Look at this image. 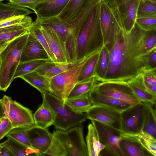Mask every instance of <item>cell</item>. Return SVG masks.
<instances>
[{"label": "cell", "mask_w": 156, "mask_h": 156, "mask_svg": "<svg viewBox=\"0 0 156 156\" xmlns=\"http://www.w3.org/2000/svg\"><path fill=\"white\" fill-rule=\"evenodd\" d=\"M152 30H144L135 22L127 32L118 10H113L111 32L104 44L108 55V66L105 77L98 81L127 82L148 67V57L153 50L147 51L145 45Z\"/></svg>", "instance_id": "obj_1"}, {"label": "cell", "mask_w": 156, "mask_h": 156, "mask_svg": "<svg viewBox=\"0 0 156 156\" xmlns=\"http://www.w3.org/2000/svg\"><path fill=\"white\" fill-rule=\"evenodd\" d=\"M101 1L94 6L81 27L77 39V60L99 51L104 46L100 20Z\"/></svg>", "instance_id": "obj_2"}, {"label": "cell", "mask_w": 156, "mask_h": 156, "mask_svg": "<svg viewBox=\"0 0 156 156\" xmlns=\"http://www.w3.org/2000/svg\"><path fill=\"white\" fill-rule=\"evenodd\" d=\"M29 30L10 42L0 54V90L5 92L13 81L20 63L23 49L26 43Z\"/></svg>", "instance_id": "obj_3"}, {"label": "cell", "mask_w": 156, "mask_h": 156, "mask_svg": "<svg viewBox=\"0 0 156 156\" xmlns=\"http://www.w3.org/2000/svg\"><path fill=\"white\" fill-rule=\"evenodd\" d=\"M42 94L43 101L52 112L53 125L57 129L66 131L82 124L87 119L85 114L74 112L66 103L55 95L48 92Z\"/></svg>", "instance_id": "obj_4"}, {"label": "cell", "mask_w": 156, "mask_h": 156, "mask_svg": "<svg viewBox=\"0 0 156 156\" xmlns=\"http://www.w3.org/2000/svg\"><path fill=\"white\" fill-rule=\"evenodd\" d=\"M35 21L51 29L56 34L68 62L78 60V35L69 23L61 21L57 17L43 19L36 18Z\"/></svg>", "instance_id": "obj_5"}, {"label": "cell", "mask_w": 156, "mask_h": 156, "mask_svg": "<svg viewBox=\"0 0 156 156\" xmlns=\"http://www.w3.org/2000/svg\"><path fill=\"white\" fill-rule=\"evenodd\" d=\"M96 53L87 56L77 65L51 78L50 93L65 102L70 92L78 82L79 76L83 66L89 58Z\"/></svg>", "instance_id": "obj_6"}, {"label": "cell", "mask_w": 156, "mask_h": 156, "mask_svg": "<svg viewBox=\"0 0 156 156\" xmlns=\"http://www.w3.org/2000/svg\"><path fill=\"white\" fill-rule=\"evenodd\" d=\"M81 124L66 131L58 129L54 131L64 146L67 156H88Z\"/></svg>", "instance_id": "obj_7"}, {"label": "cell", "mask_w": 156, "mask_h": 156, "mask_svg": "<svg viewBox=\"0 0 156 156\" xmlns=\"http://www.w3.org/2000/svg\"><path fill=\"white\" fill-rule=\"evenodd\" d=\"M91 121L100 142L105 147L99 156H125L119 146L122 132L97 121Z\"/></svg>", "instance_id": "obj_8"}, {"label": "cell", "mask_w": 156, "mask_h": 156, "mask_svg": "<svg viewBox=\"0 0 156 156\" xmlns=\"http://www.w3.org/2000/svg\"><path fill=\"white\" fill-rule=\"evenodd\" d=\"M93 89L100 94L126 102L131 106L140 102L133 94L127 82H101L96 80Z\"/></svg>", "instance_id": "obj_9"}, {"label": "cell", "mask_w": 156, "mask_h": 156, "mask_svg": "<svg viewBox=\"0 0 156 156\" xmlns=\"http://www.w3.org/2000/svg\"><path fill=\"white\" fill-rule=\"evenodd\" d=\"M145 106L140 102L121 112L122 131L127 134H135L143 130Z\"/></svg>", "instance_id": "obj_10"}, {"label": "cell", "mask_w": 156, "mask_h": 156, "mask_svg": "<svg viewBox=\"0 0 156 156\" xmlns=\"http://www.w3.org/2000/svg\"><path fill=\"white\" fill-rule=\"evenodd\" d=\"M85 112L87 119L97 121L122 132L121 112L104 106L93 105Z\"/></svg>", "instance_id": "obj_11"}, {"label": "cell", "mask_w": 156, "mask_h": 156, "mask_svg": "<svg viewBox=\"0 0 156 156\" xmlns=\"http://www.w3.org/2000/svg\"><path fill=\"white\" fill-rule=\"evenodd\" d=\"M9 119L14 128H30L35 126L32 111L11 99Z\"/></svg>", "instance_id": "obj_12"}, {"label": "cell", "mask_w": 156, "mask_h": 156, "mask_svg": "<svg viewBox=\"0 0 156 156\" xmlns=\"http://www.w3.org/2000/svg\"><path fill=\"white\" fill-rule=\"evenodd\" d=\"M38 59L51 60L43 46L37 38L29 32L22 51L20 63Z\"/></svg>", "instance_id": "obj_13"}, {"label": "cell", "mask_w": 156, "mask_h": 156, "mask_svg": "<svg viewBox=\"0 0 156 156\" xmlns=\"http://www.w3.org/2000/svg\"><path fill=\"white\" fill-rule=\"evenodd\" d=\"M27 134L31 147L38 150L43 156L51 145L52 133L47 129L35 126L28 129Z\"/></svg>", "instance_id": "obj_14"}, {"label": "cell", "mask_w": 156, "mask_h": 156, "mask_svg": "<svg viewBox=\"0 0 156 156\" xmlns=\"http://www.w3.org/2000/svg\"><path fill=\"white\" fill-rule=\"evenodd\" d=\"M140 0H121L117 9L127 32H129L136 22L138 5Z\"/></svg>", "instance_id": "obj_15"}, {"label": "cell", "mask_w": 156, "mask_h": 156, "mask_svg": "<svg viewBox=\"0 0 156 156\" xmlns=\"http://www.w3.org/2000/svg\"><path fill=\"white\" fill-rule=\"evenodd\" d=\"M69 0H48L37 5L34 11L37 18L43 19L58 17Z\"/></svg>", "instance_id": "obj_16"}, {"label": "cell", "mask_w": 156, "mask_h": 156, "mask_svg": "<svg viewBox=\"0 0 156 156\" xmlns=\"http://www.w3.org/2000/svg\"><path fill=\"white\" fill-rule=\"evenodd\" d=\"M31 18L25 16L21 23L0 28V41L9 43L29 30L32 23Z\"/></svg>", "instance_id": "obj_17"}, {"label": "cell", "mask_w": 156, "mask_h": 156, "mask_svg": "<svg viewBox=\"0 0 156 156\" xmlns=\"http://www.w3.org/2000/svg\"><path fill=\"white\" fill-rule=\"evenodd\" d=\"M88 96L92 105L104 106L120 112L132 106L126 102L100 94L93 88L89 93Z\"/></svg>", "instance_id": "obj_18"}, {"label": "cell", "mask_w": 156, "mask_h": 156, "mask_svg": "<svg viewBox=\"0 0 156 156\" xmlns=\"http://www.w3.org/2000/svg\"><path fill=\"white\" fill-rule=\"evenodd\" d=\"M86 57L81 60L65 62H58L49 60L37 68L35 71L51 79L79 64Z\"/></svg>", "instance_id": "obj_19"}, {"label": "cell", "mask_w": 156, "mask_h": 156, "mask_svg": "<svg viewBox=\"0 0 156 156\" xmlns=\"http://www.w3.org/2000/svg\"><path fill=\"white\" fill-rule=\"evenodd\" d=\"M39 25L41 30L47 42L50 49L55 58L56 62H68L56 34L51 29L40 25Z\"/></svg>", "instance_id": "obj_20"}, {"label": "cell", "mask_w": 156, "mask_h": 156, "mask_svg": "<svg viewBox=\"0 0 156 156\" xmlns=\"http://www.w3.org/2000/svg\"><path fill=\"white\" fill-rule=\"evenodd\" d=\"M127 83L133 94L140 102L156 104V95L151 93L146 88L140 74L128 81Z\"/></svg>", "instance_id": "obj_21"}, {"label": "cell", "mask_w": 156, "mask_h": 156, "mask_svg": "<svg viewBox=\"0 0 156 156\" xmlns=\"http://www.w3.org/2000/svg\"><path fill=\"white\" fill-rule=\"evenodd\" d=\"M90 0H69L57 17L62 22L69 23L76 19Z\"/></svg>", "instance_id": "obj_22"}, {"label": "cell", "mask_w": 156, "mask_h": 156, "mask_svg": "<svg viewBox=\"0 0 156 156\" xmlns=\"http://www.w3.org/2000/svg\"><path fill=\"white\" fill-rule=\"evenodd\" d=\"M20 78L36 88L41 93H50L51 79L40 74L36 71L22 76Z\"/></svg>", "instance_id": "obj_23"}, {"label": "cell", "mask_w": 156, "mask_h": 156, "mask_svg": "<svg viewBox=\"0 0 156 156\" xmlns=\"http://www.w3.org/2000/svg\"><path fill=\"white\" fill-rule=\"evenodd\" d=\"M113 17V10L111 9L104 0L100 2V20L104 44L107 42L111 32Z\"/></svg>", "instance_id": "obj_24"}, {"label": "cell", "mask_w": 156, "mask_h": 156, "mask_svg": "<svg viewBox=\"0 0 156 156\" xmlns=\"http://www.w3.org/2000/svg\"><path fill=\"white\" fill-rule=\"evenodd\" d=\"M119 142L120 148L125 156H151L138 142L129 137L122 135Z\"/></svg>", "instance_id": "obj_25"}, {"label": "cell", "mask_w": 156, "mask_h": 156, "mask_svg": "<svg viewBox=\"0 0 156 156\" xmlns=\"http://www.w3.org/2000/svg\"><path fill=\"white\" fill-rule=\"evenodd\" d=\"M0 145L8 149L13 156H41L40 152L32 147H26L16 141L7 138Z\"/></svg>", "instance_id": "obj_26"}, {"label": "cell", "mask_w": 156, "mask_h": 156, "mask_svg": "<svg viewBox=\"0 0 156 156\" xmlns=\"http://www.w3.org/2000/svg\"><path fill=\"white\" fill-rule=\"evenodd\" d=\"M122 135L137 141L151 156H156V138L150 134L142 130L135 134H127L122 133Z\"/></svg>", "instance_id": "obj_27"}, {"label": "cell", "mask_w": 156, "mask_h": 156, "mask_svg": "<svg viewBox=\"0 0 156 156\" xmlns=\"http://www.w3.org/2000/svg\"><path fill=\"white\" fill-rule=\"evenodd\" d=\"M86 141L88 156H98L101 151L105 147L100 142L95 129L92 123H90L88 125Z\"/></svg>", "instance_id": "obj_28"}, {"label": "cell", "mask_w": 156, "mask_h": 156, "mask_svg": "<svg viewBox=\"0 0 156 156\" xmlns=\"http://www.w3.org/2000/svg\"><path fill=\"white\" fill-rule=\"evenodd\" d=\"M32 12L27 8L12 2L4 4L0 1V21L13 16H27Z\"/></svg>", "instance_id": "obj_29"}, {"label": "cell", "mask_w": 156, "mask_h": 156, "mask_svg": "<svg viewBox=\"0 0 156 156\" xmlns=\"http://www.w3.org/2000/svg\"><path fill=\"white\" fill-rule=\"evenodd\" d=\"M36 126L47 129L53 125L54 120L52 112L44 101L33 115Z\"/></svg>", "instance_id": "obj_30"}, {"label": "cell", "mask_w": 156, "mask_h": 156, "mask_svg": "<svg viewBox=\"0 0 156 156\" xmlns=\"http://www.w3.org/2000/svg\"><path fill=\"white\" fill-rule=\"evenodd\" d=\"M143 103L145 106V113L142 130L156 139V112L155 106L154 107L155 104L149 102Z\"/></svg>", "instance_id": "obj_31"}, {"label": "cell", "mask_w": 156, "mask_h": 156, "mask_svg": "<svg viewBox=\"0 0 156 156\" xmlns=\"http://www.w3.org/2000/svg\"><path fill=\"white\" fill-rule=\"evenodd\" d=\"M101 50L93 55L87 61L80 71L78 82L85 80L95 75Z\"/></svg>", "instance_id": "obj_32"}, {"label": "cell", "mask_w": 156, "mask_h": 156, "mask_svg": "<svg viewBox=\"0 0 156 156\" xmlns=\"http://www.w3.org/2000/svg\"><path fill=\"white\" fill-rule=\"evenodd\" d=\"M97 79V77L95 75L85 80L78 82L70 92L67 98H77L88 94L94 87Z\"/></svg>", "instance_id": "obj_33"}, {"label": "cell", "mask_w": 156, "mask_h": 156, "mask_svg": "<svg viewBox=\"0 0 156 156\" xmlns=\"http://www.w3.org/2000/svg\"><path fill=\"white\" fill-rule=\"evenodd\" d=\"M76 112H86L92 105L88 94L71 99L67 98L65 102Z\"/></svg>", "instance_id": "obj_34"}, {"label": "cell", "mask_w": 156, "mask_h": 156, "mask_svg": "<svg viewBox=\"0 0 156 156\" xmlns=\"http://www.w3.org/2000/svg\"><path fill=\"white\" fill-rule=\"evenodd\" d=\"M48 61L49 60L38 59L20 63L16 69L13 79L20 78L22 76L35 71Z\"/></svg>", "instance_id": "obj_35"}, {"label": "cell", "mask_w": 156, "mask_h": 156, "mask_svg": "<svg viewBox=\"0 0 156 156\" xmlns=\"http://www.w3.org/2000/svg\"><path fill=\"white\" fill-rule=\"evenodd\" d=\"M156 17V2L150 0H140L137 9L136 19Z\"/></svg>", "instance_id": "obj_36"}, {"label": "cell", "mask_w": 156, "mask_h": 156, "mask_svg": "<svg viewBox=\"0 0 156 156\" xmlns=\"http://www.w3.org/2000/svg\"><path fill=\"white\" fill-rule=\"evenodd\" d=\"M140 74L146 88L151 93L156 95V68L147 67Z\"/></svg>", "instance_id": "obj_37"}, {"label": "cell", "mask_w": 156, "mask_h": 156, "mask_svg": "<svg viewBox=\"0 0 156 156\" xmlns=\"http://www.w3.org/2000/svg\"><path fill=\"white\" fill-rule=\"evenodd\" d=\"M28 129L24 128H14L7 134L6 136L26 147H32L27 134Z\"/></svg>", "instance_id": "obj_38"}, {"label": "cell", "mask_w": 156, "mask_h": 156, "mask_svg": "<svg viewBox=\"0 0 156 156\" xmlns=\"http://www.w3.org/2000/svg\"><path fill=\"white\" fill-rule=\"evenodd\" d=\"M51 145L43 156H67L66 149L54 131Z\"/></svg>", "instance_id": "obj_39"}, {"label": "cell", "mask_w": 156, "mask_h": 156, "mask_svg": "<svg viewBox=\"0 0 156 156\" xmlns=\"http://www.w3.org/2000/svg\"><path fill=\"white\" fill-rule=\"evenodd\" d=\"M29 32L33 34L38 40L47 52L50 60L56 62L55 58L51 51L47 42L42 34L39 25L35 21L32 22L29 27Z\"/></svg>", "instance_id": "obj_40"}, {"label": "cell", "mask_w": 156, "mask_h": 156, "mask_svg": "<svg viewBox=\"0 0 156 156\" xmlns=\"http://www.w3.org/2000/svg\"><path fill=\"white\" fill-rule=\"evenodd\" d=\"M108 64V51L104 47L102 48L100 59L96 71L97 80L100 81L105 77Z\"/></svg>", "instance_id": "obj_41"}, {"label": "cell", "mask_w": 156, "mask_h": 156, "mask_svg": "<svg viewBox=\"0 0 156 156\" xmlns=\"http://www.w3.org/2000/svg\"><path fill=\"white\" fill-rule=\"evenodd\" d=\"M136 23L141 28L145 31L156 29V17L136 18Z\"/></svg>", "instance_id": "obj_42"}, {"label": "cell", "mask_w": 156, "mask_h": 156, "mask_svg": "<svg viewBox=\"0 0 156 156\" xmlns=\"http://www.w3.org/2000/svg\"><path fill=\"white\" fill-rule=\"evenodd\" d=\"M48 0H10L9 1L16 5L26 8L30 9L34 11L37 5Z\"/></svg>", "instance_id": "obj_43"}, {"label": "cell", "mask_w": 156, "mask_h": 156, "mask_svg": "<svg viewBox=\"0 0 156 156\" xmlns=\"http://www.w3.org/2000/svg\"><path fill=\"white\" fill-rule=\"evenodd\" d=\"M13 128L9 118L5 116L0 122V140Z\"/></svg>", "instance_id": "obj_44"}, {"label": "cell", "mask_w": 156, "mask_h": 156, "mask_svg": "<svg viewBox=\"0 0 156 156\" xmlns=\"http://www.w3.org/2000/svg\"><path fill=\"white\" fill-rule=\"evenodd\" d=\"M145 47L147 51L156 48V29L152 30L147 37Z\"/></svg>", "instance_id": "obj_45"}, {"label": "cell", "mask_w": 156, "mask_h": 156, "mask_svg": "<svg viewBox=\"0 0 156 156\" xmlns=\"http://www.w3.org/2000/svg\"><path fill=\"white\" fill-rule=\"evenodd\" d=\"M19 16L12 17L0 21V28L21 23L25 16Z\"/></svg>", "instance_id": "obj_46"}, {"label": "cell", "mask_w": 156, "mask_h": 156, "mask_svg": "<svg viewBox=\"0 0 156 156\" xmlns=\"http://www.w3.org/2000/svg\"><path fill=\"white\" fill-rule=\"evenodd\" d=\"M147 65L150 68H156V48L149 53L147 58Z\"/></svg>", "instance_id": "obj_47"}, {"label": "cell", "mask_w": 156, "mask_h": 156, "mask_svg": "<svg viewBox=\"0 0 156 156\" xmlns=\"http://www.w3.org/2000/svg\"><path fill=\"white\" fill-rule=\"evenodd\" d=\"M12 98L7 95H5L3 96L2 99L5 116L8 118L9 113V109L10 103Z\"/></svg>", "instance_id": "obj_48"}, {"label": "cell", "mask_w": 156, "mask_h": 156, "mask_svg": "<svg viewBox=\"0 0 156 156\" xmlns=\"http://www.w3.org/2000/svg\"><path fill=\"white\" fill-rule=\"evenodd\" d=\"M108 6L112 10L117 9L119 2L121 0H104Z\"/></svg>", "instance_id": "obj_49"}, {"label": "cell", "mask_w": 156, "mask_h": 156, "mask_svg": "<svg viewBox=\"0 0 156 156\" xmlns=\"http://www.w3.org/2000/svg\"><path fill=\"white\" fill-rule=\"evenodd\" d=\"M0 156H13V155L6 148L0 145Z\"/></svg>", "instance_id": "obj_50"}, {"label": "cell", "mask_w": 156, "mask_h": 156, "mask_svg": "<svg viewBox=\"0 0 156 156\" xmlns=\"http://www.w3.org/2000/svg\"><path fill=\"white\" fill-rule=\"evenodd\" d=\"M5 116V112L2 99H0V119H2Z\"/></svg>", "instance_id": "obj_51"}, {"label": "cell", "mask_w": 156, "mask_h": 156, "mask_svg": "<svg viewBox=\"0 0 156 156\" xmlns=\"http://www.w3.org/2000/svg\"><path fill=\"white\" fill-rule=\"evenodd\" d=\"M9 43H6L0 41V54Z\"/></svg>", "instance_id": "obj_52"}, {"label": "cell", "mask_w": 156, "mask_h": 156, "mask_svg": "<svg viewBox=\"0 0 156 156\" xmlns=\"http://www.w3.org/2000/svg\"><path fill=\"white\" fill-rule=\"evenodd\" d=\"M154 2H156V0H150Z\"/></svg>", "instance_id": "obj_53"}, {"label": "cell", "mask_w": 156, "mask_h": 156, "mask_svg": "<svg viewBox=\"0 0 156 156\" xmlns=\"http://www.w3.org/2000/svg\"><path fill=\"white\" fill-rule=\"evenodd\" d=\"M10 0H0V1L2 2V1H9Z\"/></svg>", "instance_id": "obj_54"}, {"label": "cell", "mask_w": 156, "mask_h": 156, "mask_svg": "<svg viewBox=\"0 0 156 156\" xmlns=\"http://www.w3.org/2000/svg\"><path fill=\"white\" fill-rule=\"evenodd\" d=\"M0 65H1V60H0Z\"/></svg>", "instance_id": "obj_55"}, {"label": "cell", "mask_w": 156, "mask_h": 156, "mask_svg": "<svg viewBox=\"0 0 156 156\" xmlns=\"http://www.w3.org/2000/svg\"><path fill=\"white\" fill-rule=\"evenodd\" d=\"M2 119H0V122L1 121V120Z\"/></svg>", "instance_id": "obj_56"}]
</instances>
